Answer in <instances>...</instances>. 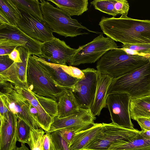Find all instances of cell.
<instances>
[{
    "instance_id": "23",
    "label": "cell",
    "mask_w": 150,
    "mask_h": 150,
    "mask_svg": "<svg viewBox=\"0 0 150 150\" xmlns=\"http://www.w3.org/2000/svg\"><path fill=\"white\" fill-rule=\"evenodd\" d=\"M70 16L81 15L88 10L87 0H48Z\"/></svg>"
},
{
    "instance_id": "22",
    "label": "cell",
    "mask_w": 150,
    "mask_h": 150,
    "mask_svg": "<svg viewBox=\"0 0 150 150\" xmlns=\"http://www.w3.org/2000/svg\"><path fill=\"white\" fill-rule=\"evenodd\" d=\"M80 108L72 92L67 89L59 99L58 116L62 118L75 114Z\"/></svg>"
},
{
    "instance_id": "3",
    "label": "cell",
    "mask_w": 150,
    "mask_h": 150,
    "mask_svg": "<svg viewBox=\"0 0 150 150\" xmlns=\"http://www.w3.org/2000/svg\"><path fill=\"white\" fill-rule=\"evenodd\" d=\"M26 77L28 88L32 92L57 102L67 89L56 83L46 71L40 58L34 55L29 56Z\"/></svg>"
},
{
    "instance_id": "8",
    "label": "cell",
    "mask_w": 150,
    "mask_h": 150,
    "mask_svg": "<svg viewBox=\"0 0 150 150\" xmlns=\"http://www.w3.org/2000/svg\"><path fill=\"white\" fill-rule=\"evenodd\" d=\"M118 48L115 41L101 34L87 44L80 46L70 61V66L94 63L108 51Z\"/></svg>"
},
{
    "instance_id": "33",
    "label": "cell",
    "mask_w": 150,
    "mask_h": 150,
    "mask_svg": "<svg viewBox=\"0 0 150 150\" xmlns=\"http://www.w3.org/2000/svg\"><path fill=\"white\" fill-rule=\"evenodd\" d=\"M50 133L56 150H69V144L62 137L59 130Z\"/></svg>"
},
{
    "instance_id": "35",
    "label": "cell",
    "mask_w": 150,
    "mask_h": 150,
    "mask_svg": "<svg viewBox=\"0 0 150 150\" xmlns=\"http://www.w3.org/2000/svg\"><path fill=\"white\" fill-rule=\"evenodd\" d=\"M14 62L8 55H0V72L8 69Z\"/></svg>"
},
{
    "instance_id": "16",
    "label": "cell",
    "mask_w": 150,
    "mask_h": 150,
    "mask_svg": "<svg viewBox=\"0 0 150 150\" xmlns=\"http://www.w3.org/2000/svg\"><path fill=\"white\" fill-rule=\"evenodd\" d=\"M5 38L16 41L24 47L30 55L39 57L41 55L42 42L33 39L17 26L12 25H0V38Z\"/></svg>"
},
{
    "instance_id": "5",
    "label": "cell",
    "mask_w": 150,
    "mask_h": 150,
    "mask_svg": "<svg viewBox=\"0 0 150 150\" xmlns=\"http://www.w3.org/2000/svg\"><path fill=\"white\" fill-rule=\"evenodd\" d=\"M40 1L44 20L53 32L65 37L88 34L83 32V30L98 33L82 25L61 9L54 7L48 1L40 0Z\"/></svg>"
},
{
    "instance_id": "12",
    "label": "cell",
    "mask_w": 150,
    "mask_h": 150,
    "mask_svg": "<svg viewBox=\"0 0 150 150\" xmlns=\"http://www.w3.org/2000/svg\"><path fill=\"white\" fill-rule=\"evenodd\" d=\"M77 50V49L71 47L64 41L55 37L42 43L41 55L39 57L47 59L48 62L53 64L67 65Z\"/></svg>"
},
{
    "instance_id": "30",
    "label": "cell",
    "mask_w": 150,
    "mask_h": 150,
    "mask_svg": "<svg viewBox=\"0 0 150 150\" xmlns=\"http://www.w3.org/2000/svg\"><path fill=\"white\" fill-rule=\"evenodd\" d=\"M122 47L129 54L150 55V44H123Z\"/></svg>"
},
{
    "instance_id": "24",
    "label": "cell",
    "mask_w": 150,
    "mask_h": 150,
    "mask_svg": "<svg viewBox=\"0 0 150 150\" xmlns=\"http://www.w3.org/2000/svg\"><path fill=\"white\" fill-rule=\"evenodd\" d=\"M129 113L131 118L134 120L139 117L150 118V94L131 99Z\"/></svg>"
},
{
    "instance_id": "41",
    "label": "cell",
    "mask_w": 150,
    "mask_h": 150,
    "mask_svg": "<svg viewBox=\"0 0 150 150\" xmlns=\"http://www.w3.org/2000/svg\"><path fill=\"white\" fill-rule=\"evenodd\" d=\"M140 134L143 137L146 139H150V130L140 131Z\"/></svg>"
},
{
    "instance_id": "18",
    "label": "cell",
    "mask_w": 150,
    "mask_h": 150,
    "mask_svg": "<svg viewBox=\"0 0 150 150\" xmlns=\"http://www.w3.org/2000/svg\"><path fill=\"white\" fill-rule=\"evenodd\" d=\"M13 85L15 89L36 109L39 114L40 126L45 131V133L48 131L53 122L54 118L46 112L28 86L19 87Z\"/></svg>"
},
{
    "instance_id": "20",
    "label": "cell",
    "mask_w": 150,
    "mask_h": 150,
    "mask_svg": "<svg viewBox=\"0 0 150 150\" xmlns=\"http://www.w3.org/2000/svg\"><path fill=\"white\" fill-rule=\"evenodd\" d=\"M94 8L115 17L121 15V18H125L129 9L127 1L125 0H94L91 2Z\"/></svg>"
},
{
    "instance_id": "28",
    "label": "cell",
    "mask_w": 150,
    "mask_h": 150,
    "mask_svg": "<svg viewBox=\"0 0 150 150\" xmlns=\"http://www.w3.org/2000/svg\"><path fill=\"white\" fill-rule=\"evenodd\" d=\"M45 133L42 129L30 128L28 145L31 150H43V137Z\"/></svg>"
},
{
    "instance_id": "38",
    "label": "cell",
    "mask_w": 150,
    "mask_h": 150,
    "mask_svg": "<svg viewBox=\"0 0 150 150\" xmlns=\"http://www.w3.org/2000/svg\"><path fill=\"white\" fill-rule=\"evenodd\" d=\"M8 55L10 58L15 62H22L20 57L19 52L17 48L15 49Z\"/></svg>"
},
{
    "instance_id": "7",
    "label": "cell",
    "mask_w": 150,
    "mask_h": 150,
    "mask_svg": "<svg viewBox=\"0 0 150 150\" xmlns=\"http://www.w3.org/2000/svg\"><path fill=\"white\" fill-rule=\"evenodd\" d=\"M0 100L8 109L25 121L30 127L42 129L30 112V102L7 82L0 81Z\"/></svg>"
},
{
    "instance_id": "26",
    "label": "cell",
    "mask_w": 150,
    "mask_h": 150,
    "mask_svg": "<svg viewBox=\"0 0 150 150\" xmlns=\"http://www.w3.org/2000/svg\"><path fill=\"white\" fill-rule=\"evenodd\" d=\"M20 11L29 13L42 22L44 20L40 8V2L38 0H12Z\"/></svg>"
},
{
    "instance_id": "17",
    "label": "cell",
    "mask_w": 150,
    "mask_h": 150,
    "mask_svg": "<svg viewBox=\"0 0 150 150\" xmlns=\"http://www.w3.org/2000/svg\"><path fill=\"white\" fill-rule=\"evenodd\" d=\"M8 111L7 114L0 117V150H13L17 141V117Z\"/></svg>"
},
{
    "instance_id": "2",
    "label": "cell",
    "mask_w": 150,
    "mask_h": 150,
    "mask_svg": "<svg viewBox=\"0 0 150 150\" xmlns=\"http://www.w3.org/2000/svg\"><path fill=\"white\" fill-rule=\"evenodd\" d=\"M150 55L129 54L122 48L107 51L98 60L96 67L100 73L113 79L130 73L148 63Z\"/></svg>"
},
{
    "instance_id": "1",
    "label": "cell",
    "mask_w": 150,
    "mask_h": 150,
    "mask_svg": "<svg viewBox=\"0 0 150 150\" xmlns=\"http://www.w3.org/2000/svg\"><path fill=\"white\" fill-rule=\"evenodd\" d=\"M99 25L107 37L123 44H150V20L103 16Z\"/></svg>"
},
{
    "instance_id": "40",
    "label": "cell",
    "mask_w": 150,
    "mask_h": 150,
    "mask_svg": "<svg viewBox=\"0 0 150 150\" xmlns=\"http://www.w3.org/2000/svg\"><path fill=\"white\" fill-rule=\"evenodd\" d=\"M12 25L4 14L0 11V25Z\"/></svg>"
},
{
    "instance_id": "39",
    "label": "cell",
    "mask_w": 150,
    "mask_h": 150,
    "mask_svg": "<svg viewBox=\"0 0 150 150\" xmlns=\"http://www.w3.org/2000/svg\"><path fill=\"white\" fill-rule=\"evenodd\" d=\"M29 109L31 115L37 123L40 126L39 123V115L38 112L36 109L30 103V102L29 104Z\"/></svg>"
},
{
    "instance_id": "4",
    "label": "cell",
    "mask_w": 150,
    "mask_h": 150,
    "mask_svg": "<svg viewBox=\"0 0 150 150\" xmlns=\"http://www.w3.org/2000/svg\"><path fill=\"white\" fill-rule=\"evenodd\" d=\"M126 93L132 98L150 94V61L134 71L113 79L107 93Z\"/></svg>"
},
{
    "instance_id": "6",
    "label": "cell",
    "mask_w": 150,
    "mask_h": 150,
    "mask_svg": "<svg viewBox=\"0 0 150 150\" xmlns=\"http://www.w3.org/2000/svg\"><path fill=\"white\" fill-rule=\"evenodd\" d=\"M118 126L111 122L102 123L101 128L95 137L81 150H108L114 144H122L129 142L139 132Z\"/></svg>"
},
{
    "instance_id": "11",
    "label": "cell",
    "mask_w": 150,
    "mask_h": 150,
    "mask_svg": "<svg viewBox=\"0 0 150 150\" xmlns=\"http://www.w3.org/2000/svg\"><path fill=\"white\" fill-rule=\"evenodd\" d=\"M40 58L47 72L60 87L71 90L79 79L84 76L82 70L76 67L53 64Z\"/></svg>"
},
{
    "instance_id": "31",
    "label": "cell",
    "mask_w": 150,
    "mask_h": 150,
    "mask_svg": "<svg viewBox=\"0 0 150 150\" xmlns=\"http://www.w3.org/2000/svg\"><path fill=\"white\" fill-rule=\"evenodd\" d=\"M34 94L42 107L51 117L53 118L58 116V102L55 100Z\"/></svg>"
},
{
    "instance_id": "25",
    "label": "cell",
    "mask_w": 150,
    "mask_h": 150,
    "mask_svg": "<svg viewBox=\"0 0 150 150\" xmlns=\"http://www.w3.org/2000/svg\"><path fill=\"white\" fill-rule=\"evenodd\" d=\"M131 141L125 144H112L108 150H150V139H146L140 134Z\"/></svg>"
},
{
    "instance_id": "42",
    "label": "cell",
    "mask_w": 150,
    "mask_h": 150,
    "mask_svg": "<svg viewBox=\"0 0 150 150\" xmlns=\"http://www.w3.org/2000/svg\"><path fill=\"white\" fill-rule=\"evenodd\" d=\"M13 150H29L25 143H21V146L18 147L16 146Z\"/></svg>"
},
{
    "instance_id": "37",
    "label": "cell",
    "mask_w": 150,
    "mask_h": 150,
    "mask_svg": "<svg viewBox=\"0 0 150 150\" xmlns=\"http://www.w3.org/2000/svg\"><path fill=\"white\" fill-rule=\"evenodd\" d=\"M140 126L142 130L147 131L150 130V118L145 117H139L135 120Z\"/></svg>"
},
{
    "instance_id": "32",
    "label": "cell",
    "mask_w": 150,
    "mask_h": 150,
    "mask_svg": "<svg viewBox=\"0 0 150 150\" xmlns=\"http://www.w3.org/2000/svg\"><path fill=\"white\" fill-rule=\"evenodd\" d=\"M22 46L16 41L10 39L0 38V55H8L15 49Z\"/></svg>"
},
{
    "instance_id": "14",
    "label": "cell",
    "mask_w": 150,
    "mask_h": 150,
    "mask_svg": "<svg viewBox=\"0 0 150 150\" xmlns=\"http://www.w3.org/2000/svg\"><path fill=\"white\" fill-rule=\"evenodd\" d=\"M21 18L17 26L30 37L42 42L55 38L53 32L45 22L37 19L28 13L20 11Z\"/></svg>"
},
{
    "instance_id": "19",
    "label": "cell",
    "mask_w": 150,
    "mask_h": 150,
    "mask_svg": "<svg viewBox=\"0 0 150 150\" xmlns=\"http://www.w3.org/2000/svg\"><path fill=\"white\" fill-rule=\"evenodd\" d=\"M113 79L108 75L99 72L95 98L90 109L95 116H99L102 109L107 107V93Z\"/></svg>"
},
{
    "instance_id": "15",
    "label": "cell",
    "mask_w": 150,
    "mask_h": 150,
    "mask_svg": "<svg viewBox=\"0 0 150 150\" xmlns=\"http://www.w3.org/2000/svg\"><path fill=\"white\" fill-rule=\"evenodd\" d=\"M17 48L22 62H14L8 69L0 72V81L8 82L19 87L28 86L26 73L27 62L30 55L23 46H19Z\"/></svg>"
},
{
    "instance_id": "9",
    "label": "cell",
    "mask_w": 150,
    "mask_h": 150,
    "mask_svg": "<svg viewBox=\"0 0 150 150\" xmlns=\"http://www.w3.org/2000/svg\"><path fill=\"white\" fill-rule=\"evenodd\" d=\"M84 76L79 79L72 92L79 108L90 109L95 98L99 72L93 68L82 70Z\"/></svg>"
},
{
    "instance_id": "29",
    "label": "cell",
    "mask_w": 150,
    "mask_h": 150,
    "mask_svg": "<svg viewBox=\"0 0 150 150\" xmlns=\"http://www.w3.org/2000/svg\"><path fill=\"white\" fill-rule=\"evenodd\" d=\"M17 117V116H16ZM17 117V141L29 145L30 141V127L21 118Z\"/></svg>"
},
{
    "instance_id": "27",
    "label": "cell",
    "mask_w": 150,
    "mask_h": 150,
    "mask_svg": "<svg viewBox=\"0 0 150 150\" xmlns=\"http://www.w3.org/2000/svg\"><path fill=\"white\" fill-rule=\"evenodd\" d=\"M0 11L4 14L12 25L17 26L21 14L12 0H0Z\"/></svg>"
},
{
    "instance_id": "10",
    "label": "cell",
    "mask_w": 150,
    "mask_h": 150,
    "mask_svg": "<svg viewBox=\"0 0 150 150\" xmlns=\"http://www.w3.org/2000/svg\"><path fill=\"white\" fill-rule=\"evenodd\" d=\"M130 96L126 93H116L107 96L106 106L112 122L125 128L134 129L129 113Z\"/></svg>"
},
{
    "instance_id": "36",
    "label": "cell",
    "mask_w": 150,
    "mask_h": 150,
    "mask_svg": "<svg viewBox=\"0 0 150 150\" xmlns=\"http://www.w3.org/2000/svg\"><path fill=\"white\" fill-rule=\"evenodd\" d=\"M43 150H56L50 133H46L43 137Z\"/></svg>"
},
{
    "instance_id": "34",
    "label": "cell",
    "mask_w": 150,
    "mask_h": 150,
    "mask_svg": "<svg viewBox=\"0 0 150 150\" xmlns=\"http://www.w3.org/2000/svg\"><path fill=\"white\" fill-rule=\"evenodd\" d=\"M58 130L62 137L69 144L77 133L75 130L72 128H65Z\"/></svg>"
},
{
    "instance_id": "13",
    "label": "cell",
    "mask_w": 150,
    "mask_h": 150,
    "mask_svg": "<svg viewBox=\"0 0 150 150\" xmlns=\"http://www.w3.org/2000/svg\"><path fill=\"white\" fill-rule=\"evenodd\" d=\"M95 116L90 109L80 108L77 113L72 115L62 118L55 117L49 130L45 133L68 128H74L78 133L93 126Z\"/></svg>"
},
{
    "instance_id": "21",
    "label": "cell",
    "mask_w": 150,
    "mask_h": 150,
    "mask_svg": "<svg viewBox=\"0 0 150 150\" xmlns=\"http://www.w3.org/2000/svg\"><path fill=\"white\" fill-rule=\"evenodd\" d=\"M102 123H94L91 127L77 133L68 146L69 150H81L86 146L100 130Z\"/></svg>"
}]
</instances>
